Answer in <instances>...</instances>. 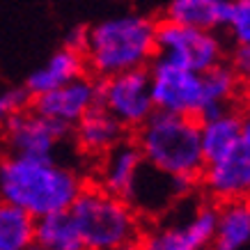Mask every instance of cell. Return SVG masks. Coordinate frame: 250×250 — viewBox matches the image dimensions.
Wrapping results in <instances>:
<instances>
[{"label": "cell", "instance_id": "ffe728a7", "mask_svg": "<svg viewBox=\"0 0 250 250\" xmlns=\"http://www.w3.org/2000/svg\"><path fill=\"white\" fill-rule=\"evenodd\" d=\"M236 44H250V0H232L228 25Z\"/></svg>", "mask_w": 250, "mask_h": 250}, {"label": "cell", "instance_id": "484cf974", "mask_svg": "<svg viewBox=\"0 0 250 250\" xmlns=\"http://www.w3.org/2000/svg\"><path fill=\"white\" fill-rule=\"evenodd\" d=\"M188 250H209V248H188Z\"/></svg>", "mask_w": 250, "mask_h": 250}, {"label": "cell", "instance_id": "30bf717a", "mask_svg": "<svg viewBox=\"0 0 250 250\" xmlns=\"http://www.w3.org/2000/svg\"><path fill=\"white\" fill-rule=\"evenodd\" d=\"M195 186L197 182L170 177V174H163L145 163L131 193L126 195V202L133 207V211L140 218L143 216H163L172 207L179 205L184 197L193 195Z\"/></svg>", "mask_w": 250, "mask_h": 250}, {"label": "cell", "instance_id": "8fae6325", "mask_svg": "<svg viewBox=\"0 0 250 250\" xmlns=\"http://www.w3.org/2000/svg\"><path fill=\"white\" fill-rule=\"evenodd\" d=\"M99 104V81L83 74L71 83L32 97L30 108L37 115L74 129L76 122Z\"/></svg>", "mask_w": 250, "mask_h": 250}, {"label": "cell", "instance_id": "3957f363", "mask_svg": "<svg viewBox=\"0 0 250 250\" xmlns=\"http://www.w3.org/2000/svg\"><path fill=\"white\" fill-rule=\"evenodd\" d=\"M133 143L149 167L170 177L200 182L205 156L197 120L154 110L149 120L136 129Z\"/></svg>", "mask_w": 250, "mask_h": 250}, {"label": "cell", "instance_id": "7c38bea8", "mask_svg": "<svg viewBox=\"0 0 250 250\" xmlns=\"http://www.w3.org/2000/svg\"><path fill=\"white\" fill-rule=\"evenodd\" d=\"M143 166L145 159L140 149H138V145L131 138H124L122 143L115 145L113 149H108L104 156H99L97 186L126 200Z\"/></svg>", "mask_w": 250, "mask_h": 250}, {"label": "cell", "instance_id": "e0dca14e", "mask_svg": "<svg viewBox=\"0 0 250 250\" xmlns=\"http://www.w3.org/2000/svg\"><path fill=\"white\" fill-rule=\"evenodd\" d=\"M239 133H241V115L234 113L232 108L223 110L220 115L200 120V145L205 166L223 159L239 140Z\"/></svg>", "mask_w": 250, "mask_h": 250}, {"label": "cell", "instance_id": "44dd1931", "mask_svg": "<svg viewBox=\"0 0 250 250\" xmlns=\"http://www.w3.org/2000/svg\"><path fill=\"white\" fill-rule=\"evenodd\" d=\"M28 101H30V97H28L25 90H7L0 94V133H2V129H5V124H7L9 117H12L16 110H21V108L28 106Z\"/></svg>", "mask_w": 250, "mask_h": 250}, {"label": "cell", "instance_id": "7402d4cb", "mask_svg": "<svg viewBox=\"0 0 250 250\" xmlns=\"http://www.w3.org/2000/svg\"><path fill=\"white\" fill-rule=\"evenodd\" d=\"M229 69L236 74V78H248L250 81V44H236Z\"/></svg>", "mask_w": 250, "mask_h": 250}, {"label": "cell", "instance_id": "ba28073f", "mask_svg": "<svg viewBox=\"0 0 250 250\" xmlns=\"http://www.w3.org/2000/svg\"><path fill=\"white\" fill-rule=\"evenodd\" d=\"M69 126L37 115L32 108H21L7 120L2 140L7 154L30 159H60L62 147L71 140Z\"/></svg>", "mask_w": 250, "mask_h": 250}, {"label": "cell", "instance_id": "9a60e30c", "mask_svg": "<svg viewBox=\"0 0 250 250\" xmlns=\"http://www.w3.org/2000/svg\"><path fill=\"white\" fill-rule=\"evenodd\" d=\"M209 250H250V200L220 202Z\"/></svg>", "mask_w": 250, "mask_h": 250}, {"label": "cell", "instance_id": "4fadbf2b", "mask_svg": "<svg viewBox=\"0 0 250 250\" xmlns=\"http://www.w3.org/2000/svg\"><path fill=\"white\" fill-rule=\"evenodd\" d=\"M124 138H126V129L113 115H108L99 106H94L87 115H83L71 131V140L76 145L78 154H83L87 159L104 156Z\"/></svg>", "mask_w": 250, "mask_h": 250}, {"label": "cell", "instance_id": "ac0fdd59", "mask_svg": "<svg viewBox=\"0 0 250 250\" xmlns=\"http://www.w3.org/2000/svg\"><path fill=\"white\" fill-rule=\"evenodd\" d=\"M35 248L37 250H87L76 223L69 211L51 213L35 223Z\"/></svg>", "mask_w": 250, "mask_h": 250}, {"label": "cell", "instance_id": "4316f807", "mask_svg": "<svg viewBox=\"0 0 250 250\" xmlns=\"http://www.w3.org/2000/svg\"><path fill=\"white\" fill-rule=\"evenodd\" d=\"M30 250H37V248H35V246H32V248H30Z\"/></svg>", "mask_w": 250, "mask_h": 250}, {"label": "cell", "instance_id": "5b68a950", "mask_svg": "<svg viewBox=\"0 0 250 250\" xmlns=\"http://www.w3.org/2000/svg\"><path fill=\"white\" fill-rule=\"evenodd\" d=\"M149 71L154 110L200 120L207 110L202 74L177 67L163 58H154Z\"/></svg>", "mask_w": 250, "mask_h": 250}, {"label": "cell", "instance_id": "8992f818", "mask_svg": "<svg viewBox=\"0 0 250 250\" xmlns=\"http://www.w3.org/2000/svg\"><path fill=\"white\" fill-rule=\"evenodd\" d=\"M156 58L205 74L223 62V42L209 30L163 21L156 23Z\"/></svg>", "mask_w": 250, "mask_h": 250}, {"label": "cell", "instance_id": "d6986e66", "mask_svg": "<svg viewBox=\"0 0 250 250\" xmlns=\"http://www.w3.org/2000/svg\"><path fill=\"white\" fill-rule=\"evenodd\" d=\"M35 223L30 213L0 202V243L12 250H30L35 246Z\"/></svg>", "mask_w": 250, "mask_h": 250}, {"label": "cell", "instance_id": "d4e9b609", "mask_svg": "<svg viewBox=\"0 0 250 250\" xmlns=\"http://www.w3.org/2000/svg\"><path fill=\"white\" fill-rule=\"evenodd\" d=\"M0 250H12V248H7V246H2V243H0Z\"/></svg>", "mask_w": 250, "mask_h": 250}, {"label": "cell", "instance_id": "52a82bcc", "mask_svg": "<svg viewBox=\"0 0 250 250\" xmlns=\"http://www.w3.org/2000/svg\"><path fill=\"white\" fill-rule=\"evenodd\" d=\"M200 186L216 205L250 200V113L241 115V133L223 159L207 163Z\"/></svg>", "mask_w": 250, "mask_h": 250}, {"label": "cell", "instance_id": "277c9868", "mask_svg": "<svg viewBox=\"0 0 250 250\" xmlns=\"http://www.w3.org/2000/svg\"><path fill=\"white\" fill-rule=\"evenodd\" d=\"M69 213L87 250H110L138 243L143 234V218L133 207L97 184H85L69 207Z\"/></svg>", "mask_w": 250, "mask_h": 250}, {"label": "cell", "instance_id": "7a4b0ae2", "mask_svg": "<svg viewBox=\"0 0 250 250\" xmlns=\"http://www.w3.org/2000/svg\"><path fill=\"white\" fill-rule=\"evenodd\" d=\"M85 67L99 78L145 69L156 58V23L140 14H122L87 28Z\"/></svg>", "mask_w": 250, "mask_h": 250}, {"label": "cell", "instance_id": "6da1fadb", "mask_svg": "<svg viewBox=\"0 0 250 250\" xmlns=\"http://www.w3.org/2000/svg\"><path fill=\"white\" fill-rule=\"evenodd\" d=\"M85 186V177L76 166L62 159L0 156V202L19 207L32 218L69 211Z\"/></svg>", "mask_w": 250, "mask_h": 250}, {"label": "cell", "instance_id": "cb8c5ba5", "mask_svg": "<svg viewBox=\"0 0 250 250\" xmlns=\"http://www.w3.org/2000/svg\"><path fill=\"white\" fill-rule=\"evenodd\" d=\"M110 250H138V243H129V246H120V248H110Z\"/></svg>", "mask_w": 250, "mask_h": 250}, {"label": "cell", "instance_id": "5bb4252c", "mask_svg": "<svg viewBox=\"0 0 250 250\" xmlns=\"http://www.w3.org/2000/svg\"><path fill=\"white\" fill-rule=\"evenodd\" d=\"M85 58L83 53H76V51H69V48H60L55 51L48 60L42 64L39 69H35L28 81H25V87L23 90L28 92V97H39L44 92H51L55 87H62V85L71 83L85 74Z\"/></svg>", "mask_w": 250, "mask_h": 250}, {"label": "cell", "instance_id": "9c48e42d", "mask_svg": "<svg viewBox=\"0 0 250 250\" xmlns=\"http://www.w3.org/2000/svg\"><path fill=\"white\" fill-rule=\"evenodd\" d=\"M99 108L113 115L126 131H136L154 113L149 71L133 69L110 78H99Z\"/></svg>", "mask_w": 250, "mask_h": 250}, {"label": "cell", "instance_id": "2e32d148", "mask_svg": "<svg viewBox=\"0 0 250 250\" xmlns=\"http://www.w3.org/2000/svg\"><path fill=\"white\" fill-rule=\"evenodd\" d=\"M232 0H170L166 21L213 32L228 25Z\"/></svg>", "mask_w": 250, "mask_h": 250}, {"label": "cell", "instance_id": "603a6c76", "mask_svg": "<svg viewBox=\"0 0 250 250\" xmlns=\"http://www.w3.org/2000/svg\"><path fill=\"white\" fill-rule=\"evenodd\" d=\"M85 42H87V28H71L67 39H64V48L76 51V53H83Z\"/></svg>", "mask_w": 250, "mask_h": 250}]
</instances>
